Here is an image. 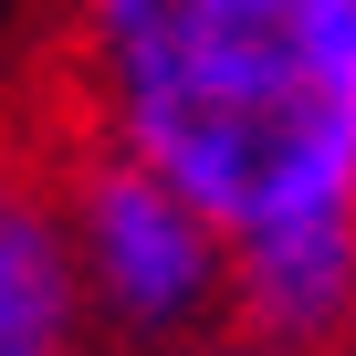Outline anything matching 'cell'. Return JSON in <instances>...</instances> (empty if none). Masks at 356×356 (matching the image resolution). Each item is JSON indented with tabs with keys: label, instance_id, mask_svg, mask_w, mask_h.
I'll list each match as a JSON object with an SVG mask.
<instances>
[{
	"label": "cell",
	"instance_id": "obj_1",
	"mask_svg": "<svg viewBox=\"0 0 356 356\" xmlns=\"http://www.w3.org/2000/svg\"><path fill=\"white\" fill-rule=\"evenodd\" d=\"M84 147L178 178L231 241L356 210V0H53Z\"/></svg>",
	"mask_w": 356,
	"mask_h": 356
},
{
	"label": "cell",
	"instance_id": "obj_2",
	"mask_svg": "<svg viewBox=\"0 0 356 356\" xmlns=\"http://www.w3.org/2000/svg\"><path fill=\"white\" fill-rule=\"evenodd\" d=\"M63 220H74V273H84V314H95L105 356H189L241 325L231 231L178 178H157L115 147H74Z\"/></svg>",
	"mask_w": 356,
	"mask_h": 356
},
{
	"label": "cell",
	"instance_id": "obj_3",
	"mask_svg": "<svg viewBox=\"0 0 356 356\" xmlns=\"http://www.w3.org/2000/svg\"><path fill=\"white\" fill-rule=\"evenodd\" d=\"M0 356H105L74 273L63 168L22 136H0Z\"/></svg>",
	"mask_w": 356,
	"mask_h": 356
},
{
	"label": "cell",
	"instance_id": "obj_4",
	"mask_svg": "<svg viewBox=\"0 0 356 356\" xmlns=\"http://www.w3.org/2000/svg\"><path fill=\"white\" fill-rule=\"evenodd\" d=\"M231 273H241V335H273L304 356L356 346V210L231 241Z\"/></svg>",
	"mask_w": 356,
	"mask_h": 356
},
{
	"label": "cell",
	"instance_id": "obj_5",
	"mask_svg": "<svg viewBox=\"0 0 356 356\" xmlns=\"http://www.w3.org/2000/svg\"><path fill=\"white\" fill-rule=\"evenodd\" d=\"M189 356H304V346H273V335H241V325H231V335H210V346H189Z\"/></svg>",
	"mask_w": 356,
	"mask_h": 356
}]
</instances>
